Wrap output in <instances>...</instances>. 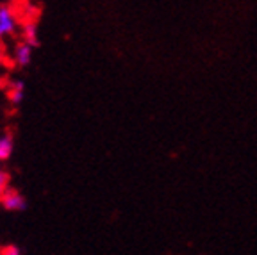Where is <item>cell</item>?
<instances>
[{
    "label": "cell",
    "mask_w": 257,
    "mask_h": 255,
    "mask_svg": "<svg viewBox=\"0 0 257 255\" xmlns=\"http://www.w3.org/2000/svg\"><path fill=\"white\" fill-rule=\"evenodd\" d=\"M20 31V20L16 11L8 4L0 6V40L16 36V32Z\"/></svg>",
    "instance_id": "obj_1"
},
{
    "label": "cell",
    "mask_w": 257,
    "mask_h": 255,
    "mask_svg": "<svg viewBox=\"0 0 257 255\" xmlns=\"http://www.w3.org/2000/svg\"><path fill=\"white\" fill-rule=\"evenodd\" d=\"M0 205L6 209V211H11V212H22L27 209V200L25 196L22 195L20 191H16L13 188H8L2 196H0Z\"/></svg>",
    "instance_id": "obj_2"
},
{
    "label": "cell",
    "mask_w": 257,
    "mask_h": 255,
    "mask_svg": "<svg viewBox=\"0 0 257 255\" xmlns=\"http://www.w3.org/2000/svg\"><path fill=\"white\" fill-rule=\"evenodd\" d=\"M32 56H34V47L25 43L24 40L18 41L13 48V64L18 68H27L32 63Z\"/></svg>",
    "instance_id": "obj_3"
},
{
    "label": "cell",
    "mask_w": 257,
    "mask_h": 255,
    "mask_svg": "<svg viewBox=\"0 0 257 255\" xmlns=\"http://www.w3.org/2000/svg\"><path fill=\"white\" fill-rule=\"evenodd\" d=\"M6 89H8V98L11 102V105L18 107L25 98V82L20 79H13Z\"/></svg>",
    "instance_id": "obj_4"
},
{
    "label": "cell",
    "mask_w": 257,
    "mask_h": 255,
    "mask_svg": "<svg viewBox=\"0 0 257 255\" xmlns=\"http://www.w3.org/2000/svg\"><path fill=\"white\" fill-rule=\"evenodd\" d=\"M20 34L22 40L25 43H29L31 47H40V38H38V25L36 22H25L24 25L20 27Z\"/></svg>",
    "instance_id": "obj_5"
},
{
    "label": "cell",
    "mask_w": 257,
    "mask_h": 255,
    "mask_svg": "<svg viewBox=\"0 0 257 255\" xmlns=\"http://www.w3.org/2000/svg\"><path fill=\"white\" fill-rule=\"evenodd\" d=\"M13 152H15V140L11 134H2L0 136V163L11 159Z\"/></svg>",
    "instance_id": "obj_6"
},
{
    "label": "cell",
    "mask_w": 257,
    "mask_h": 255,
    "mask_svg": "<svg viewBox=\"0 0 257 255\" xmlns=\"http://www.w3.org/2000/svg\"><path fill=\"white\" fill-rule=\"evenodd\" d=\"M22 250L15 244H9V246H4L0 248V255H20Z\"/></svg>",
    "instance_id": "obj_7"
},
{
    "label": "cell",
    "mask_w": 257,
    "mask_h": 255,
    "mask_svg": "<svg viewBox=\"0 0 257 255\" xmlns=\"http://www.w3.org/2000/svg\"><path fill=\"white\" fill-rule=\"evenodd\" d=\"M8 188H9V177L4 170V172H0V196H2V193H4Z\"/></svg>",
    "instance_id": "obj_8"
},
{
    "label": "cell",
    "mask_w": 257,
    "mask_h": 255,
    "mask_svg": "<svg viewBox=\"0 0 257 255\" xmlns=\"http://www.w3.org/2000/svg\"><path fill=\"white\" fill-rule=\"evenodd\" d=\"M4 63H6V54H4V50L0 48V68L4 66Z\"/></svg>",
    "instance_id": "obj_9"
}]
</instances>
